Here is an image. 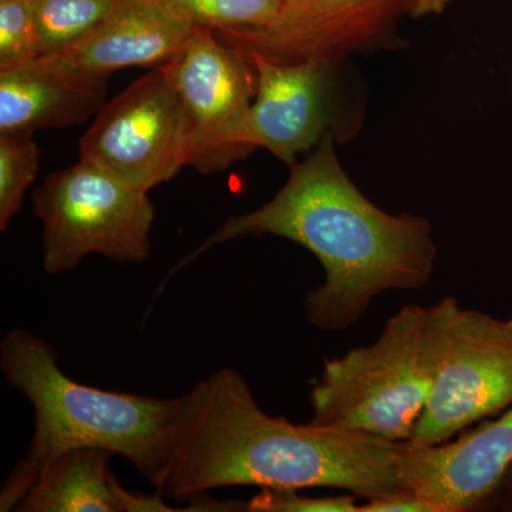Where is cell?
I'll list each match as a JSON object with an SVG mask.
<instances>
[{
	"label": "cell",
	"instance_id": "obj_13",
	"mask_svg": "<svg viewBox=\"0 0 512 512\" xmlns=\"http://www.w3.org/2000/svg\"><path fill=\"white\" fill-rule=\"evenodd\" d=\"M114 456L96 447L76 448L56 457L42 471L15 511L170 512L160 494L121 487L110 470Z\"/></svg>",
	"mask_w": 512,
	"mask_h": 512
},
{
	"label": "cell",
	"instance_id": "obj_12",
	"mask_svg": "<svg viewBox=\"0 0 512 512\" xmlns=\"http://www.w3.org/2000/svg\"><path fill=\"white\" fill-rule=\"evenodd\" d=\"M512 461V404L457 440L424 446L406 441L404 490L436 504L440 512L488 507Z\"/></svg>",
	"mask_w": 512,
	"mask_h": 512
},
{
	"label": "cell",
	"instance_id": "obj_5",
	"mask_svg": "<svg viewBox=\"0 0 512 512\" xmlns=\"http://www.w3.org/2000/svg\"><path fill=\"white\" fill-rule=\"evenodd\" d=\"M433 386L412 443L434 446L512 404V319L467 309L456 298L429 308Z\"/></svg>",
	"mask_w": 512,
	"mask_h": 512
},
{
	"label": "cell",
	"instance_id": "obj_6",
	"mask_svg": "<svg viewBox=\"0 0 512 512\" xmlns=\"http://www.w3.org/2000/svg\"><path fill=\"white\" fill-rule=\"evenodd\" d=\"M33 212L49 274L73 271L93 254L119 264H141L151 254L156 208L148 191L89 161L50 174L33 194Z\"/></svg>",
	"mask_w": 512,
	"mask_h": 512
},
{
	"label": "cell",
	"instance_id": "obj_20",
	"mask_svg": "<svg viewBox=\"0 0 512 512\" xmlns=\"http://www.w3.org/2000/svg\"><path fill=\"white\" fill-rule=\"evenodd\" d=\"M359 512H440L436 504L410 490L399 491L386 497L369 498L360 504Z\"/></svg>",
	"mask_w": 512,
	"mask_h": 512
},
{
	"label": "cell",
	"instance_id": "obj_2",
	"mask_svg": "<svg viewBox=\"0 0 512 512\" xmlns=\"http://www.w3.org/2000/svg\"><path fill=\"white\" fill-rule=\"evenodd\" d=\"M247 235H275L311 251L325 281L306 295L315 328L336 332L355 325L377 296L420 291L429 284L437 247L429 220L392 215L367 200L340 165L328 133L258 210L235 215L184 256L168 278L217 245Z\"/></svg>",
	"mask_w": 512,
	"mask_h": 512
},
{
	"label": "cell",
	"instance_id": "obj_8",
	"mask_svg": "<svg viewBox=\"0 0 512 512\" xmlns=\"http://www.w3.org/2000/svg\"><path fill=\"white\" fill-rule=\"evenodd\" d=\"M165 67L187 117L188 165L208 175L248 157L252 151L242 143V128L256 80L247 55L214 30L194 29Z\"/></svg>",
	"mask_w": 512,
	"mask_h": 512
},
{
	"label": "cell",
	"instance_id": "obj_10",
	"mask_svg": "<svg viewBox=\"0 0 512 512\" xmlns=\"http://www.w3.org/2000/svg\"><path fill=\"white\" fill-rule=\"evenodd\" d=\"M255 72L254 101L242 143L265 148L282 163L296 164L302 151L318 146L333 119V66L330 62L279 64L245 53Z\"/></svg>",
	"mask_w": 512,
	"mask_h": 512
},
{
	"label": "cell",
	"instance_id": "obj_3",
	"mask_svg": "<svg viewBox=\"0 0 512 512\" xmlns=\"http://www.w3.org/2000/svg\"><path fill=\"white\" fill-rule=\"evenodd\" d=\"M0 367L6 382L35 410V433L28 453L3 484L0 511H15L40 471L76 448L120 454L157 487L178 399H153L77 383L57 365L56 350L26 329L10 330L2 340Z\"/></svg>",
	"mask_w": 512,
	"mask_h": 512
},
{
	"label": "cell",
	"instance_id": "obj_4",
	"mask_svg": "<svg viewBox=\"0 0 512 512\" xmlns=\"http://www.w3.org/2000/svg\"><path fill=\"white\" fill-rule=\"evenodd\" d=\"M429 308L407 305L375 343L325 360L309 393L311 423L409 441L429 400L434 356Z\"/></svg>",
	"mask_w": 512,
	"mask_h": 512
},
{
	"label": "cell",
	"instance_id": "obj_21",
	"mask_svg": "<svg viewBox=\"0 0 512 512\" xmlns=\"http://www.w3.org/2000/svg\"><path fill=\"white\" fill-rule=\"evenodd\" d=\"M491 504L500 505L501 510L512 511V461L501 478V483L495 491Z\"/></svg>",
	"mask_w": 512,
	"mask_h": 512
},
{
	"label": "cell",
	"instance_id": "obj_14",
	"mask_svg": "<svg viewBox=\"0 0 512 512\" xmlns=\"http://www.w3.org/2000/svg\"><path fill=\"white\" fill-rule=\"evenodd\" d=\"M107 89L69 82L35 63L0 69V134L79 126L96 116Z\"/></svg>",
	"mask_w": 512,
	"mask_h": 512
},
{
	"label": "cell",
	"instance_id": "obj_17",
	"mask_svg": "<svg viewBox=\"0 0 512 512\" xmlns=\"http://www.w3.org/2000/svg\"><path fill=\"white\" fill-rule=\"evenodd\" d=\"M40 157L33 134H0V231L8 229L22 208L39 173Z\"/></svg>",
	"mask_w": 512,
	"mask_h": 512
},
{
	"label": "cell",
	"instance_id": "obj_9",
	"mask_svg": "<svg viewBox=\"0 0 512 512\" xmlns=\"http://www.w3.org/2000/svg\"><path fill=\"white\" fill-rule=\"evenodd\" d=\"M402 15L406 0H281L271 25L215 35L279 64L336 63L375 45Z\"/></svg>",
	"mask_w": 512,
	"mask_h": 512
},
{
	"label": "cell",
	"instance_id": "obj_18",
	"mask_svg": "<svg viewBox=\"0 0 512 512\" xmlns=\"http://www.w3.org/2000/svg\"><path fill=\"white\" fill-rule=\"evenodd\" d=\"M39 57L30 0H0V69L25 66Z\"/></svg>",
	"mask_w": 512,
	"mask_h": 512
},
{
	"label": "cell",
	"instance_id": "obj_19",
	"mask_svg": "<svg viewBox=\"0 0 512 512\" xmlns=\"http://www.w3.org/2000/svg\"><path fill=\"white\" fill-rule=\"evenodd\" d=\"M360 504L356 495H338V497H305L298 490L285 488H261L249 503L248 512H359Z\"/></svg>",
	"mask_w": 512,
	"mask_h": 512
},
{
	"label": "cell",
	"instance_id": "obj_16",
	"mask_svg": "<svg viewBox=\"0 0 512 512\" xmlns=\"http://www.w3.org/2000/svg\"><path fill=\"white\" fill-rule=\"evenodd\" d=\"M194 29H258L271 25L281 0H158Z\"/></svg>",
	"mask_w": 512,
	"mask_h": 512
},
{
	"label": "cell",
	"instance_id": "obj_1",
	"mask_svg": "<svg viewBox=\"0 0 512 512\" xmlns=\"http://www.w3.org/2000/svg\"><path fill=\"white\" fill-rule=\"evenodd\" d=\"M406 441L269 416L237 370L178 397L156 493L192 500L215 488H340L356 497L404 490Z\"/></svg>",
	"mask_w": 512,
	"mask_h": 512
},
{
	"label": "cell",
	"instance_id": "obj_11",
	"mask_svg": "<svg viewBox=\"0 0 512 512\" xmlns=\"http://www.w3.org/2000/svg\"><path fill=\"white\" fill-rule=\"evenodd\" d=\"M192 30L158 0H120L82 40L33 63L80 86L109 89L110 77L120 70L170 62Z\"/></svg>",
	"mask_w": 512,
	"mask_h": 512
},
{
	"label": "cell",
	"instance_id": "obj_15",
	"mask_svg": "<svg viewBox=\"0 0 512 512\" xmlns=\"http://www.w3.org/2000/svg\"><path fill=\"white\" fill-rule=\"evenodd\" d=\"M120 0H30L39 57L55 55L82 40Z\"/></svg>",
	"mask_w": 512,
	"mask_h": 512
},
{
	"label": "cell",
	"instance_id": "obj_7",
	"mask_svg": "<svg viewBox=\"0 0 512 512\" xmlns=\"http://www.w3.org/2000/svg\"><path fill=\"white\" fill-rule=\"evenodd\" d=\"M188 158L187 117L165 64L104 103L80 140V160L144 191L173 180Z\"/></svg>",
	"mask_w": 512,
	"mask_h": 512
}]
</instances>
